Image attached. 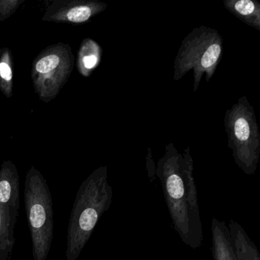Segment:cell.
Returning a JSON list of instances; mask_svg holds the SVG:
<instances>
[{"label":"cell","instance_id":"6da1fadb","mask_svg":"<svg viewBox=\"0 0 260 260\" xmlns=\"http://www.w3.org/2000/svg\"><path fill=\"white\" fill-rule=\"evenodd\" d=\"M156 176L160 182L173 228L188 247L196 249L203 242L194 162L189 147L180 153L174 144L166 146L158 161Z\"/></svg>","mask_w":260,"mask_h":260},{"label":"cell","instance_id":"7a4b0ae2","mask_svg":"<svg viewBox=\"0 0 260 260\" xmlns=\"http://www.w3.org/2000/svg\"><path fill=\"white\" fill-rule=\"evenodd\" d=\"M112 199L108 167H99L77 190L68 222L66 260L79 258L100 218L110 208Z\"/></svg>","mask_w":260,"mask_h":260},{"label":"cell","instance_id":"3957f363","mask_svg":"<svg viewBox=\"0 0 260 260\" xmlns=\"http://www.w3.org/2000/svg\"><path fill=\"white\" fill-rule=\"evenodd\" d=\"M223 52V42L214 28L201 25L191 30L183 39L174 60L173 80H181L193 71V92H197L204 74L211 80Z\"/></svg>","mask_w":260,"mask_h":260},{"label":"cell","instance_id":"277c9868","mask_svg":"<svg viewBox=\"0 0 260 260\" xmlns=\"http://www.w3.org/2000/svg\"><path fill=\"white\" fill-rule=\"evenodd\" d=\"M24 202L34 260H47L54 237L51 190L42 173L31 167L25 178Z\"/></svg>","mask_w":260,"mask_h":260},{"label":"cell","instance_id":"5b68a950","mask_svg":"<svg viewBox=\"0 0 260 260\" xmlns=\"http://www.w3.org/2000/svg\"><path fill=\"white\" fill-rule=\"evenodd\" d=\"M223 124L236 164L245 174L253 175L260 159V133L255 111L246 96L226 111Z\"/></svg>","mask_w":260,"mask_h":260},{"label":"cell","instance_id":"8992f818","mask_svg":"<svg viewBox=\"0 0 260 260\" xmlns=\"http://www.w3.org/2000/svg\"><path fill=\"white\" fill-rule=\"evenodd\" d=\"M20 183L16 166L7 161L0 168V207L10 215L16 223L19 211Z\"/></svg>","mask_w":260,"mask_h":260},{"label":"cell","instance_id":"52a82bcc","mask_svg":"<svg viewBox=\"0 0 260 260\" xmlns=\"http://www.w3.org/2000/svg\"><path fill=\"white\" fill-rule=\"evenodd\" d=\"M231 244L237 260H260V253L243 226L234 220L228 225Z\"/></svg>","mask_w":260,"mask_h":260},{"label":"cell","instance_id":"ba28073f","mask_svg":"<svg viewBox=\"0 0 260 260\" xmlns=\"http://www.w3.org/2000/svg\"><path fill=\"white\" fill-rule=\"evenodd\" d=\"M211 231V253L214 260H237L225 221L213 217Z\"/></svg>","mask_w":260,"mask_h":260},{"label":"cell","instance_id":"9c48e42d","mask_svg":"<svg viewBox=\"0 0 260 260\" xmlns=\"http://www.w3.org/2000/svg\"><path fill=\"white\" fill-rule=\"evenodd\" d=\"M225 9L246 25L260 31V4L255 0H223Z\"/></svg>","mask_w":260,"mask_h":260},{"label":"cell","instance_id":"30bf717a","mask_svg":"<svg viewBox=\"0 0 260 260\" xmlns=\"http://www.w3.org/2000/svg\"><path fill=\"white\" fill-rule=\"evenodd\" d=\"M15 226L10 214L0 207V260H11L16 243Z\"/></svg>","mask_w":260,"mask_h":260},{"label":"cell","instance_id":"8fae6325","mask_svg":"<svg viewBox=\"0 0 260 260\" xmlns=\"http://www.w3.org/2000/svg\"><path fill=\"white\" fill-rule=\"evenodd\" d=\"M107 4L101 2H86L71 8L67 13V20L74 23H83L91 17L102 13L107 8Z\"/></svg>","mask_w":260,"mask_h":260},{"label":"cell","instance_id":"7c38bea8","mask_svg":"<svg viewBox=\"0 0 260 260\" xmlns=\"http://www.w3.org/2000/svg\"><path fill=\"white\" fill-rule=\"evenodd\" d=\"M60 63V59L58 55L55 54H48L38 61L36 65V70L39 74L46 75L57 69Z\"/></svg>","mask_w":260,"mask_h":260},{"label":"cell","instance_id":"4fadbf2b","mask_svg":"<svg viewBox=\"0 0 260 260\" xmlns=\"http://www.w3.org/2000/svg\"><path fill=\"white\" fill-rule=\"evenodd\" d=\"M100 57L95 54H88L83 58V65L86 69H93L98 64Z\"/></svg>","mask_w":260,"mask_h":260},{"label":"cell","instance_id":"5bb4252c","mask_svg":"<svg viewBox=\"0 0 260 260\" xmlns=\"http://www.w3.org/2000/svg\"><path fill=\"white\" fill-rule=\"evenodd\" d=\"M0 77L6 81H10L13 79V71L5 62L0 63Z\"/></svg>","mask_w":260,"mask_h":260}]
</instances>
